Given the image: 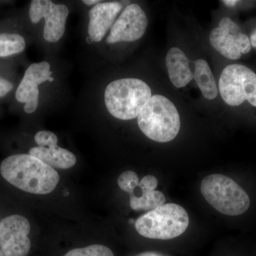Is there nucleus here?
<instances>
[{
  "label": "nucleus",
  "instance_id": "f257e3e1",
  "mask_svg": "<svg viewBox=\"0 0 256 256\" xmlns=\"http://www.w3.org/2000/svg\"><path fill=\"white\" fill-rule=\"evenodd\" d=\"M0 173L15 188L34 194L50 193L60 182L53 168L30 154L8 156L0 165Z\"/></svg>",
  "mask_w": 256,
  "mask_h": 256
},
{
  "label": "nucleus",
  "instance_id": "f03ea898",
  "mask_svg": "<svg viewBox=\"0 0 256 256\" xmlns=\"http://www.w3.org/2000/svg\"><path fill=\"white\" fill-rule=\"evenodd\" d=\"M138 124L146 137L162 143L174 140L181 126L178 109L162 95L152 96L138 116Z\"/></svg>",
  "mask_w": 256,
  "mask_h": 256
},
{
  "label": "nucleus",
  "instance_id": "7ed1b4c3",
  "mask_svg": "<svg viewBox=\"0 0 256 256\" xmlns=\"http://www.w3.org/2000/svg\"><path fill=\"white\" fill-rule=\"evenodd\" d=\"M151 97L150 88L146 82L138 78H121L106 88L105 104L114 117L129 120L139 116Z\"/></svg>",
  "mask_w": 256,
  "mask_h": 256
},
{
  "label": "nucleus",
  "instance_id": "20e7f679",
  "mask_svg": "<svg viewBox=\"0 0 256 256\" xmlns=\"http://www.w3.org/2000/svg\"><path fill=\"white\" fill-rule=\"evenodd\" d=\"M186 210L176 204H164L140 216L134 226L140 235L148 238L170 240L180 236L188 228Z\"/></svg>",
  "mask_w": 256,
  "mask_h": 256
},
{
  "label": "nucleus",
  "instance_id": "39448f33",
  "mask_svg": "<svg viewBox=\"0 0 256 256\" xmlns=\"http://www.w3.org/2000/svg\"><path fill=\"white\" fill-rule=\"evenodd\" d=\"M201 192L210 206L223 214H242L250 205L246 192L225 175L214 174L206 176L202 180Z\"/></svg>",
  "mask_w": 256,
  "mask_h": 256
},
{
  "label": "nucleus",
  "instance_id": "423d86ee",
  "mask_svg": "<svg viewBox=\"0 0 256 256\" xmlns=\"http://www.w3.org/2000/svg\"><path fill=\"white\" fill-rule=\"evenodd\" d=\"M218 89L228 106H240L247 100L256 107V74L245 66H227L220 74Z\"/></svg>",
  "mask_w": 256,
  "mask_h": 256
},
{
  "label": "nucleus",
  "instance_id": "0eeeda50",
  "mask_svg": "<svg viewBox=\"0 0 256 256\" xmlns=\"http://www.w3.org/2000/svg\"><path fill=\"white\" fill-rule=\"evenodd\" d=\"M119 188L130 195L131 208L136 210H151L164 204V194L156 191L158 180L153 175H146L140 182L132 171L122 173L118 180Z\"/></svg>",
  "mask_w": 256,
  "mask_h": 256
},
{
  "label": "nucleus",
  "instance_id": "6e6552de",
  "mask_svg": "<svg viewBox=\"0 0 256 256\" xmlns=\"http://www.w3.org/2000/svg\"><path fill=\"white\" fill-rule=\"evenodd\" d=\"M210 41L217 52L230 60H239L252 50L249 37L228 18H222L218 28L210 32Z\"/></svg>",
  "mask_w": 256,
  "mask_h": 256
},
{
  "label": "nucleus",
  "instance_id": "1a4fd4ad",
  "mask_svg": "<svg viewBox=\"0 0 256 256\" xmlns=\"http://www.w3.org/2000/svg\"><path fill=\"white\" fill-rule=\"evenodd\" d=\"M30 222L21 215L9 216L0 222V249L5 256H28L31 248Z\"/></svg>",
  "mask_w": 256,
  "mask_h": 256
},
{
  "label": "nucleus",
  "instance_id": "9d476101",
  "mask_svg": "<svg viewBox=\"0 0 256 256\" xmlns=\"http://www.w3.org/2000/svg\"><path fill=\"white\" fill-rule=\"evenodd\" d=\"M68 9L65 4H56L50 0H34L30 9L32 22L38 23L45 18L43 36L48 42H56L63 36Z\"/></svg>",
  "mask_w": 256,
  "mask_h": 256
},
{
  "label": "nucleus",
  "instance_id": "9b49d317",
  "mask_svg": "<svg viewBox=\"0 0 256 256\" xmlns=\"http://www.w3.org/2000/svg\"><path fill=\"white\" fill-rule=\"evenodd\" d=\"M148 25V18L142 8L137 4L128 5L111 28L107 42L137 41L144 35Z\"/></svg>",
  "mask_w": 256,
  "mask_h": 256
},
{
  "label": "nucleus",
  "instance_id": "f8f14e48",
  "mask_svg": "<svg viewBox=\"0 0 256 256\" xmlns=\"http://www.w3.org/2000/svg\"><path fill=\"white\" fill-rule=\"evenodd\" d=\"M34 140L38 146L30 149V154L44 163L58 169H69L76 163V158L72 152L57 146L56 136L50 131H40L35 134Z\"/></svg>",
  "mask_w": 256,
  "mask_h": 256
},
{
  "label": "nucleus",
  "instance_id": "ddd939ff",
  "mask_svg": "<svg viewBox=\"0 0 256 256\" xmlns=\"http://www.w3.org/2000/svg\"><path fill=\"white\" fill-rule=\"evenodd\" d=\"M52 74L50 64L46 62L32 64L26 69L16 92V100L24 102V110L26 114H32L36 110L40 95L38 86L48 80Z\"/></svg>",
  "mask_w": 256,
  "mask_h": 256
},
{
  "label": "nucleus",
  "instance_id": "4468645a",
  "mask_svg": "<svg viewBox=\"0 0 256 256\" xmlns=\"http://www.w3.org/2000/svg\"><path fill=\"white\" fill-rule=\"evenodd\" d=\"M122 5L116 2L98 3L89 12L88 34L92 42H99L114 25Z\"/></svg>",
  "mask_w": 256,
  "mask_h": 256
},
{
  "label": "nucleus",
  "instance_id": "2eb2a0df",
  "mask_svg": "<svg viewBox=\"0 0 256 256\" xmlns=\"http://www.w3.org/2000/svg\"><path fill=\"white\" fill-rule=\"evenodd\" d=\"M166 65L170 80L178 88L186 86L194 78L188 57L178 47H173L168 52Z\"/></svg>",
  "mask_w": 256,
  "mask_h": 256
},
{
  "label": "nucleus",
  "instance_id": "dca6fc26",
  "mask_svg": "<svg viewBox=\"0 0 256 256\" xmlns=\"http://www.w3.org/2000/svg\"><path fill=\"white\" fill-rule=\"evenodd\" d=\"M194 79L205 98L207 100H214L217 97L218 88L216 82L210 65L206 60H198L195 62Z\"/></svg>",
  "mask_w": 256,
  "mask_h": 256
},
{
  "label": "nucleus",
  "instance_id": "f3484780",
  "mask_svg": "<svg viewBox=\"0 0 256 256\" xmlns=\"http://www.w3.org/2000/svg\"><path fill=\"white\" fill-rule=\"evenodd\" d=\"M24 38L18 34H0V57L16 54L24 50Z\"/></svg>",
  "mask_w": 256,
  "mask_h": 256
},
{
  "label": "nucleus",
  "instance_id": "a211bd4d",
  "mask_svg": "<svg viewBox=\"0 0 256 256\" xmlns=\"http://www.w3.org/2000/svg\"><path fill=\"white\" fill-rule=\"evenodd\" d=\"M64 256H114L109 248L105 246L94 244L82 248H75L67 252Z\"/></svg>",
  "mask_w": 256,
  "mask_h": 256
},
{
  "label": "nucleus",
  "instance_id": "6ab92c4d",
  "mask_svg": "<svg viewBox=\"0 0 256 256\" xmlns=\"http://www.w3.org/2000/svg\"><path fill=\"white\" fill-rule=\"evenodd\" d=\"M13 88V85L9 80L0 77V97L6 96Z\"/></svg>",
  "mask_w": 256,
  "mask_h": 256
},
{
  "label": "nucleus",
  "instance_id": "aec40b11",
  "mask_svg": "<svg viewBox=\"0 0 256 256\" xmlns=\"http://www.w3.org/2000/svg\"><path fill=\"white\" fill-rule=\"evenodd\" d=\"M169 256L164 255V254H161V252H142V254H138L137 256Z\"/></svg>",
  "mask_w": 256,
  "mask_h": 256
},
{
  "label": "nucleus",
  "instance_id": "412c9836",
  "mask_svg": "<svg viewBox=\"0 0 256 256\" xmlns=\"http://www.w3.org/2000/svg\"><path fill=\"white\" fill-rule=\"evenodd\" d=\"M250 42L252 46L256 48V30L250 35Z\"/></svg>",
  "mask_w": 256,
  "mask_h": 256
},
{
  "label": "nucleus",
  "instance_id": "4be33fe9",
  "mask_svg": "<svg viewBox=\"0 0 256 256\" xmlns=\"http://www.w3.org/2000/svg\"><path fill=\"white\" fill-rule=\"evenodd\" d=\"M82 2L86 5H96L98 4V3H100L101 2L99 1V0H84V1H82Z\"/></svg>",
  "mask_w": 256,
  "mask_h": 256
},
{
  "label": "nucleus",
  "instance_id": "5701e85b",
  "mask_svg": "<svg viewBox=\"0 0 256 256\" xmlns=\"http://www.w3.org/2000/svg\"><path fill=\"white\" fill-rule=\"evenodd\" d=\"M224 4L228 5V6H235L237 3L238 2V1H234V0H227V1H223Z\"/></svg>",
  "mask_w": 256,
  "mask_h": 256
},
{
  "label": "nucleus",
  "instance_id": "b1692460",
  "mask_svg": "<svg viewBox=\"0 0 256 256\" xmlns=\"http://www.w3.org/2000/svg\"><path fill=\"white\" fill-rule=\"evenodd\" d=\"M54 80V78L53 77L50 76V78H48V82H53Z\"/></svg>",
  "mask_w": 256,
  "mask_h": 256
},
{
  "label": "nucleus",
  "instance_id": "393cba45",
  "mask_svg": "<svg viewBox=\"0 0 256 256\" xmlns=\"http://www.w3.org/2000/svg\"><path fill=\"white\" fill-rule=\"evenodd\" d=\"M0 256H5L4 254H3L2 250L0 249Z\"/></svg>",
  "mask_w": 256,
  "mask_h": 256
}]
</instances>
